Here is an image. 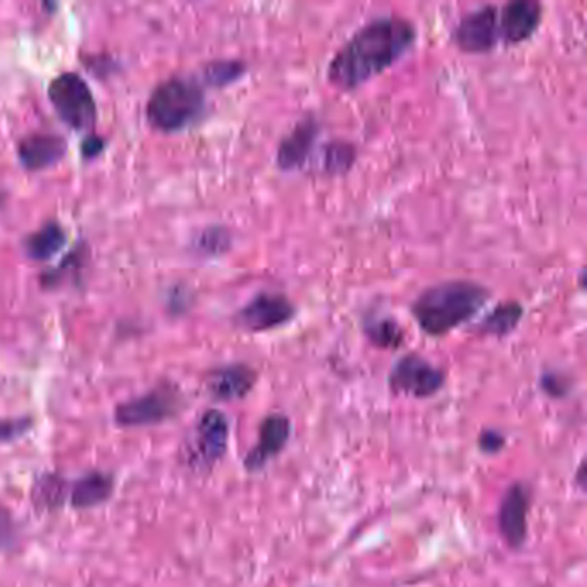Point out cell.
Listing matches in <instances>:
<instances>
[{"instance_id": "cell-12", "label": "cell", "mask_w": 587, "mask_h": 587, "mask_svg": "<svg viewBox=\"0 0 587 587\" xmlns=\"http://www.w3.org/2000/svg\"><path fill=\"white\" fill-rule=\"evenodd\" d=\"M541 23V6L533 0H515L505 6L500 18L501 39L507 43L526 42Z\"/></svg>"}, {"instance_id": "cell-11", "label": "cell", "mask_w": 587, "mask_h": 587, "mask_svg": "<svg viewBox=\"0 0 587 587\" xmlns=\"http://www.w3.org/2000/svg\"><path fill=\"white\" fill-rule=\"evenodd\" d=\"M527 511H529V491L526 486L517 482L508 488L498 514L501 536L507 539L511 548H520L526 541Z\"/></svg>"}, {"instance_id": "cell-6", "label": "cell", "mask_w": 587, "mask_h": 587, "mask_svg": "<svg viewBox=\"0 0 587 587\" xmlns=\"http://www.w3.org/2000/svg\"><path fill=\"white\" fill-rule=\"evenodd\" d=\"M180 407V395L169 388H159L119 405L115 419L122 427L152 426L175 417Z\"/></svg>"}, {"instance_id": "cell-22", "label": "cell", "mask_w": 587, "mask_h": 587, "mask_svg": "<svg viewBox=\"0 0 587 587\" xmlns=\"http://www.w3.org/2000/svg\"><path fill=\"white\" fill-rule=\"evenodd\" d=\"M241 73H243V66L233 61L213 62L206 69L207 80L212 84L229 83V81L237 80Z\"/></svg>"}, {"instance_id": "cell-17", "label": "cell", "mask_w": 587, "mask_h": 587, "mask_svg": "<svg viewBox=\"0 0 587 587\" xmlns=\"http://www.w3.org/2000/svg\"><path fill=\"white\" fill-rule=\"evenodd\" d=\"M68 480L46 474L33 488V501L42 510H53L68 501Z\"/></svg>"}, {"instance_id": "cell-15", "label": "cell", "mask_w": 587, "mask_h": 587, "mask_svg": "<svg viewBox=\"0 0 587 587\" xmlns=\"http://www.w3.org/2000/svg\"><path fill=\"white\" fill-rule=\"evenodd\" d=\"M66 152L61 137L33 135L20 143V159L28 169H43L56 165Z\"/></svg>"}, {"instance_id": "cell-25", "label": "cell", "mask_w": 587, "mask_h": 587, "mask_svg": "<svg viewBox=\"0 0 587 587\" xmlns=\"http://www.w3.org/2000/svg\"><path fill=\"white\" fill-rule=\"evenodd\" d=\"M505 445V438L498 432H485L480 436V448L488 451V454H495V451L501 450Z\"/></svg>"}, {"instance_id": "cell-10", "label": "cell", "mask_w": 587, "mask_h": 587, "mask_svg": "<svg viewBox=\"0 0 587 587\" xmlns=\"http://www.w3.org/2000/svg\"><path fill=\"white\" fill-rule=\"evenodd\" d=\"M290 435L291 424L287 416L272 414V416L266 417L260 424L259 442L245 458L247 470L256 472V470L262 469L267 461L281 454L282 448L287 447Z\"/></svg>"}, {"instance_id": "cell-2", "label": "cell", "mask_w": 587, "mask_h": 587, "mask_svg": "<svg viewBox=\"0 0 587 587\" xmlns=\"http://www.w3.org/2000/svg\"><path fill=\"white\" fill-rule=\"evenodd\" d=\"M488 298V290L476 282H441L436 287L427 288L414 301V319L427 335H447L461 322L476 316L485 307Z\"/></svg>"}, {"instance_id": "cell-3", "label": "cell", "mask_w": 587, "mask_h": 587, "mask_svg": "<svg viewBox=\"0 0 587 587\" xmlns=\"http://www.w3.org/2000/svg\"><path fill=\"white\" fill-rule=\"evenodd\" d=\"M203 111V93L199 84L183 78H172L159 84L147 107L150 122L162 131L188 127Z\"/></svg>"}, {"instance_id": "cell-18", "label": "cell", "mask_w": 587, "mask_h": 587, "mask_svg": "<svg viewBox=\"0 0 587 587\" xmlns=\"http://www.w3.org/2000/svg\"><path fill=\"white\" fill-rule=\"evenodd\" d=\"M64 231H62L61 226L49 222L40 231H37V233L28 238V256L37 260L49 259V257L58 252L59 248L64 245Z\"/></svg>"}, {"instance_id": "cell-21", "label": "cell", "mask_w": 587, "mask_h": 587, "mask_svg": "<svg viewBox=\"0 0 587 587\" xmlns=\"http://www.w3.org/2000/svg\"><path fill=\"white\" fill-rule=\"evenodd\" d=\"M354 159V147L344 143V141H338V143H331L326 150L325 166L328 171L345 172L350 168Z\"/></svg>"}, {"instance_id": "cell-19", "label": "cell", "mask_w": 587, "mask_h": 587, "mask_svg": "<svg viewBox=\"0 0 587 587\" xmlns=\"http://www.w3.org/2000/svg\"><path fill=\"white\" fill-rule=\"evenodd\" d=\"M523 319V307L515 301L510 304H504V306L496 307L485 322H482V329L491 332V335H507V332L514 331Z\"/></svg>"}, {"instance_id": "cell-9", "label": "cell", "mask_w": 587, "mask_h": 587, "mask_svg": "<svg viewBox=\"0 0 587 587\" xmlns=\"http://www.w3.org/2000/svg\"><path fill=\"white\" fill-rule=\"evenodd\" d=\"M295 307L282 295L259 294L237 314V322L247 331L260 332L279 328L294 319Z\"/></svg>"}, {"instance_id": "cell-8", "label": "cell", "mask_w": 587, "mask_h": 587, "mask_svg": "<svg viewBox=\"0 0 587 587\" xmlns=\"http://www.w3.org/2000/svg\"><path fill=\"white\" fill-rule=\"evenodd\" d=\"M500 18L493 6L477 9L464 16L455 28L454 40L469 53L489 52L500 39Z\"/></svg>"}, {"instance_id": "cell-20", "label": "cell", "mask_w": 587, "mask_h": 587, "mask_svg": "<svg viewBox=\"0 0 587 587\" xmlns=\"http://www.w3.org/2000/svg\"><path fill=\"white\" fill-rule=\"evenodd\" d=\"M366 335L372 344L382 348L398 347L401 341V331L394 320L382 319L366 328Z\"/></svg>"}, {"instance_id": "cell-16", "label": "cell", "mask_w": 587, "mask_h": 587, "mask_svg": "<svg viewBox=\"0 0 587 587\" xmlns=\"http://www.w3.org/2000/svg\"><path fill=\"white\" fill-rule=\"evenodd\" d=\"M317 125L309 119V121L300 122L295 128L294 133L288 135L282 140L279 147L278 162L282 169H294L304 165V160L309 156L310 147H312L314 138H316Z\"/></svg>"}, {"instance_id": "cell-23", "label": "cell", "mask_w": 587, "mask_h": 587, "mask_svg": "<svg viewBox=\"0 0 587 587\" xmlns=\"http://www.w3.org/2000/svg\"><path fill=\"white\" fill-rule=\"evenodd\" d=\"M30 427V419H0V442L21 438V436L27 435Z\"/></svg>"}, {"instance_id": "cell-5", "label": "cell", "mask_w": 587, "mask_h": 587, "mask_svg": "<svg viewBox=\"0 0 587 587\" xmlns=\"http://www.w3.org/2000/svg\"><path fill=\"white\" fill-rule=\"evenodd\" d=\"M228 438V417L219 410L203 414L195 427L193 439L188 448V464L197 470L210 469L226 454Z\"/></svg>"}, {"instance_id": "cell-14", "label": "cell", "mask_w": 587, "mask_h": 587, "mask_svg": "<svg viewBox=\"0 0 587 587\" xmlns=\"http://www.w3.org/2000/svg\"><path fill=\"white\" fill-rule=\"evenodd\" d=\"M115 477L111 474L90 472L81 479L69 482L68 504L74 508H92L111 498Z\"/></svg>"}, {"instance_id": "cell-7", "label": "cell", "mask_w": 587, "mask_h": 587, "mask_svg": "<svg viewBox=\"0 0 587 587\" xmlns=\"http://www.w3.org/2000/svg\"><path fill=\"white\" fill-rule=\"evenodd\" d=\"M389 385L397 394L427 398L438 394L445 385V376L419 355H405L395 364Z\"/></svg>"}, {"instance_id": "cell-4", "label": "cell", "mask_w": 587, "mask_h": 587, "mask_svg": "<svg viewBox=\"0 0 587 587\" xmlns=\"http://www.w3.org/2000/svg\"><path fill=\"white\" fill-rule=\"evenodd\" d=\"M49 99L62 121L74 130H87L96 122L97 106L83 78L64 73L50 83Z\"/></svg>"}, {"instance_id": "cell-1", "label": "cell", "mask_w": 587, "mask_h": 587, "mask_svg": "<svg viewBox=\"0 0 587 587\" xmlns=\"http://www.w3.org/2000/svg\"><path fill=\"white\" fill-rule=\"evenodd\" d=\"M416 28L398 16L370 21L336 52L328 78L341 90H354L378 77L416 42Z\"/></svg>"}, {"instance_id": "cell-13", "label": "cell", "mask_w": 587, "mask_h": 587, "mask_svg": "<svg viewBox=\"0 0 587 587\" xmlns=\"http://www.w3.org/2000/svg\"><path fill=\"white\" fill-rule=\"evenodd\" d=\"M256 372L250 367L235 364V366L221 367L210 374L209 388L210 395L218 400H238L248 395V391L256 385Z\"/></svg>"}, {"instance_id": "cell-24", "label": "cell", "mask_w": 587, "mask_h": 587, "mask_svg": "<svg viewBox=\"0 0 587 587\" xmlns=\"http://www.w3.org/2000/svg\"><path fill=\"white\" fill-rule=\"evenodd\" d=\"M14 543V524L11 515L0 505V549L8 548Z\"/></svg>"}]
</instances>
